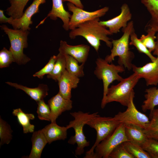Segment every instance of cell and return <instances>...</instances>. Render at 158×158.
I'll use <instances>...</instances> for the list:
<instances>
[{
    "label": "cell",
    "instance_id": "27",
    "mask_svg": "<svg viewBox=\"0 0 158 158\" xmlns=\"http://www.w3.org/2000/svg\"><path fill=\"white\" fill-rule=\"evenodd\" d=\"M127 151L135 158H152L150 154L140 145L130 141L123 142Z\"/></svg>",
    "mask_w": 158,
    "mask_h": 158
},
{
    "label": "cell",
    "instance_id": "31",
    "mask_svg": "<svg viewBox=\"0 0 158 158\" xmlns=\"http://www.w3.org/2000/svg\"><path fill=\"white\" fill-rule=\"evenodd\" d=\"M150 122L143 129V131L148 138L158 140V118L152 114Z\"/></svg>",
    "mask_w": 158,
    "mask_h": 158
},
{
    "label": "cell",
    "instance_id": "2",
    "mask_svg": "<svg viewBox=\"0 0 158 158\" xmlns=\"http://www.w3.org/2000/svg\"><path fill=\"white\" fill-rule=\"evenodd\" d=\"M134 28L133 21H129L127 27L122 29L123 32L122 36L118 39L112 40V48L111 53L107 55L105 59L107 62L111 63L114 60L115 57L118 56L119 65L123 66L129 71L132 70L133 64L132 62L134 54L130 50L129 40L131 31Z\"/></svg>",
    "mask_w": 158,
    "mask_h": 158
},
{
    "label": "cell",
    "instance_id": "32",
    "mask_svg": "<svg viewBox=\"0 0 158 158\" xmlns=\"http://www.w3.org/2000/svg\"><path fill=\"white\" fill-rule=\"evenodd\" d=\"M38 104L37 112L38 117L40 120L51 121V110L48 104H46L44 99L37 102Z\"/></svg>",
    "mask_w": 158,
    "mask_h": 158
},
{
    "label": "cell",
    "instance_id": "36",
    "mask_svg": "<svg viewBox=\"0 0 158 158\" xmlns=\"http://www.w3.org/2000/svg\"><path fill=\"white\" fill-rule=\"evenodd\" d=\"M108 158H134L123 146V143L115 147L109 154Z\"/></svg>",
    "mask_w": 158,
    "mask_h": 158
},
{
    "label": "cell",
    "instance_id": "42",
    "mask_svg": "<svg viewBox=\"0 0 158 158\" xmlns=\"http://www.w3.org/2000/svg\"><path fill=\"white\" fill-rule=\"evenodd\" d=\"M152 114L155 115L158 118V108L157 109H154L153 111Z\"/></svg>",
    "mask_w": 158,
    "mask_h": 158
},
{
    "label": "cell",
    "instance_id": "18",
    "mask_svg": "<svg viewBox=\"0 0 158 158\" xmlns=\"http://www.w3.org/2000/svg\"><path fill=\"white\" fill-rule=\"evenodd\" d=\"M66 126H61L56 123H51L42 130L49 144L54 141L64 140L67 137Z\"/></svg>",
    "mask_w": 158,
    "mask_h": 158
},
{
    "label": "cell",
    "instance_id": "9",
    "mask_svg": "<svg viewBox=\"0 0 158 158\" xmlns=\"http://www.w3.org/2000/svg\"><path fill=\"white\" fill-rule=\"evenodd\" d=\"M135 92L132 93L126 110L119 112L114 117L124 124H132L145 129L150 121L145 114L139 111L136 108L133 102Z\"/></svg>",
    "mask_w": 158,
    "mask_h": 158
},
{
    "label": "cell",
    "instance_id": "28",
    "mask_svg": "<svg viewBox=\"0 0 158 158\" xmlns=\"http://www.w3.org/2000/svg\"><path fill=\"white\" fill-rule=\"evenodd\" d=\"M130 42L129 45L135 46L138 51L140 53H143L150 59L152 62H154L156 59L157 57L153 56L142 42L138 38L135 32L134 28L132 29L130 35Z\"/></svg>",
    "mask_w": 158,
    "mask_h": 158
},
{
    "label": "cell",
    "instance_id": "12",
    "mask_svg": "<svg viewBox=\"0 0 158 158\" xmlns=\"http://www.w3.org/2000/svg\"><path fill=\"white\" fill-rule=\"evenodd\" d=\"M46 2V0H34L20 18H13L9 21V24L12 26L14 29L29 31L31 29L30 25L32 23V16L39 12L40 6Z\"/></svg>",
    "mask_w": 158,
    "mask_h": 158
},
{
    "label": "cell",
    "instance_id": "8",
    "mask_svg": "<svg viewBox=\"0 0 158 158\" xmlns=\"http://www.w3.org/2000/svg\"><path fill=\"white\" fill-rule=\"evenodd\" d=\"M128 141L125 132V125L121 123L112 134L95 148L93 158H108L113 150L120 144Z\"/></svg>",
    "mask_w": 158,
    "mask_h": 158
},
{
    "label": "cell",
    "instance_id": "29",
    "mask_svg": "<svg viewBox=\"0 0 158 158\" xmlns=\"http://www.w3.org/2000/svg\"><path fill=\"white\" fill-rule=\"evenodd\" d=\"M13 130L10 125L0 118V146L8 144L12 139Z\"/></svg>",
    "mask_w": 158,
    "mask_h": 158
},
{
    "label": "cell",
    "instance_id": "3",
    "mask_svg": "<svg viewBox=\"0 0 158 158\" xmlns=\"http://www.w3.org/2000/svg\"><path fill=\"white\" fill-rule=\"evenodd\" d=\"M98 114V112H96L90 114L89 112L84 113L81 111L70 113L74 119L71 121L66 126L68 129L73 128L75 135L71 137L68 143L72 144H77L76 155H82L84 152L85 147L89 146V142L87 140L83 133V127L88 121L99 115Z\"/></svg>",
    "mask_w": 158,
    "mask_h": 158
},
{
    "label": "cell",
    "instance_id": "13",
    "mask_svg": "<svg viewBox=\"0 0 158 158\" xmlns=\"http://www.w3.org/2000/svg\"><path fill=\"white\" fill-rule=\"evenodd\" d=\"M154 62L148 63L142 67L133 64L132 70L141 78L145 80L146 85L156 86L158 84V57Z\"/></svg>",
    "mask_w": 158,
    "mask_h": 158
},
{
    "label": "cell",
    "instance_id": "35",
    "mask_svg": "<svg viewBox=\"0 0 158 158\" xmlns=\"http://www.w3.org/2000/svg\"><path fill=\"white\" fill-rule=\"evenodd\" d=\"M14 62L15 60L11 51L3 48L0 51V68L8 67Z\"/></svg>",
    "mask_w": 158,
    "mask_h": 158
},
{
    "label": "cell",
    "instance_id": "34",
    "mask_svg": "<svg viewBox=\"0 0 158 158\" xmlns=\"http://www.w3.org/2000/svg\"><path fill=\"white\" fill-rule=\"evenodd\" d=\"M151 16V19L158 20V0H141Z\"/></svg>",
    "mask_w": 158,
    "mask_h": 158
},
{
    "label": "cell",
    "instance_id": "15",
    "mask_svg": "<svg viewBox=\"0 0 158 158\" xmlns=\"http://www.w3.org/2000/svg\"><path fill=\"white\" fill-rule=\"evenodd\" d=\"M48 102L51 110V123H56V119L63 112L70 110L73 107L72 101L64 98L59 92Z\"/></svg>",
    "mask_w": 158,
    "mask_h": 158
},
{
    "label": "cell",
    "instance_id": "14",
    "mask_svg": "<svg viewBox=\"0 0 158 158\" xmlns=\"http://www.w3.org/2000/svg\"><path fill=\"white\" fill-rule=\"evenodd\" d=\"M90 47L81 44L73 46L68 44L65 41L61 40L59 49V53L67 54L75 59L79 63H85L87 58Z\"/></svg>",
    "mask_w": 158,
    "mask_h": 158
},
{
    "label": "cell",
    "instance_id": "37",
    "mask_svg": "<svg viewBox=\"0 0 158 158\" xmlns=\"http://www.w3.org/2000/svg\"><path fill=\"white\" fill-rule=\"evenodd\" d=\"M56 58V56L53 55L51 56L49 62L45 66L33 74V76L42 79L45 75H48L53 70Z\"/></svg>",
    "mask_w": 158,
    "mask_h": 158
},
{
    "label": "cell",
    "instance_id": "25",
    "mask_svg": "<svg viewBox=\"0 0 158 158\" xmlns=\"http://www.w3.org/2000/svg\"><path fill=\"white\" fill-rule=\"evenodd\" d=\"M56 56L53 70L47 76V78H51L56 81H58L62 74L66 69V61L65 55L59 53Z\"/></svg>",
    "mask_w": 158,
    "mask_h": 158
},
{
    "label": "cell",
    "instance_id": "16",
    "mask_svg": "<svg viewBox=\"0 0 158 158\" xmlns=\"http://www.w3.org/2000/svg\"><path fill=\"white\" fill-rule=\"evenodd\" d=\"M52 5L51 10L47 16L36 27L43 23L48 17L52 20H55L58 18L61 19L63 23V27L66 31L69 30V24L71 15L66 11L63 6L62 0H52Z\"/></svg>",
    "mask_w": 158,
    "mask_h": 158
},
{
    "label": "cell",
    "instance_id": "6",
    "mask_svg": "<svg viewBox=\"0 0 158 158\" xmlns=\"http://www.w3.org/2000/svg\"><path fill=\"white\" fill-rule=\"evenodd\" d=\"M1 29L7 35L11 44L9 50L12 52L15 62L18 64H24L30 59L23 53L24 49L28 46V37L29 30L12 29L5 25H1Z\"/></svg>",
    "mask_w": 158,
    "mask_h": 158
},
{
    "label": "cell",
    "instance_id": "21",
    "mask_svg": "<svg viewBox=\"0 0 158 158\" xmlns=\"http://www.w3.org/2000/svg\"><path fill=\"white\" fill-rule=\"evenodd\" d=\"M124 125L125 134L128 141L141 146L148 138L143 131V129L134 125Z\"/></svg>",
    "mask_w": 158,
    "mask_h": 158
},
{
    "label": "cell",
    "instance_id": "24",
    "mask_svg": "<svg viewBox=\"0 0 158 158\" xmlns=\"http://www.w3.org/2000/svg\"><path fill=\"white\" fill-rule=\"evenodd\" d=\"M29 0H9L10 4L6 9V13L14 19L20 18L25 7Z\"/></svg>",
    "mask_w": 158,
    "mask_h": 158
},
{
    "label": "cell",
    "instance_id": "33",
    "mask_svg": "<svg viewBox=\"0 0 158 158\" xmlns=\"http://www.w3.org/2000/svg\"><path fill=\"white\" fill-rule=\"evenodd\" d=\"M141 147L152 158H158V140L148 138Z\"/></svg>",
    "mask_w": 158,
    "mask_h": 158
},
{
    "label": "cell",
    "instance_id": "20",
    "mask_svg": "<svg viewBox=\"0 0 158 158\" xmlns=\"http://www.w3.org/2000/svg\"><path fill=\"white\" fill-rule=\"evenodd\" d=\"M32 147L28 158H40L42 151L47 143V139L42 130L33 132L31 138Z\"/></svg>",
    "mask_w": 158,
    "mask_h": 158
},
{
    "label": "cell",
    "instance_id": "38",
    "mask_svg": "<svg viewBox=\"0 0 158 158\" xmlns=\"http://www.w3.org/2000/svg\"><path fill=\"white\" fill-rule=\"evenodd\" d=\"M145 28H150L156 32H158V20H153L150 19L146 25Z\"/></svg>",
    "mask_w": 158,
    "mask_h": 158
},
{
    "label": "cell",
    "instance_id": "19",
    "mask_svg": "<svg viewBox=\"0 0 158 158\" xmlns=\"http://www.w3.org/2000/svg\"><path fill=\"white\" fill-rule=\"evenodd\" d=\"M6 83L16 89L22 90L37 102L44 99V98L48 95V87L44 84H40L37 87L31 88L16 83L9 82Z\"/></svg>",
    "mask_w": 158,
    "mask_h": 158
},
{
    "label": "cell",
    "instance_id": "30",
    "mask_svg": "<svg viewBox=\"0 0 158 158\" xmlns=\"http://www.w3.org/2000/svg\"><path fill=\"white\" fill-rule=\"evenodd\" d=\"M146 35H142L139 39L151 53L153 51L156 46V33L155 31L149 28H145Z\"/></svg>",
    "mask_w": 158,
    "mask_h": 158
},
{
    "label": "cell",
    "instance_id": "10",
    "mask_svg": "<svg viewBox=\"0 0 158 158\" xmlns=\"http://www.w3.org/2000/svg\"><path fill=\"white\" fill-rule=\"evenodd\" d=\"M67 5L68 10L73 13L69 24V29L71 30L82 23L104 16L109 9V7L105 6L95 11L89 12L78 8L69 2L67 4Z\"/></svg>",
    "mask_w": 158,
    "mask_h": 158
},
{
    "label": "cell",
    "instance_id": "22",
    "mask_svg": "<svg viewBox=\"0 0 158 158\" xmlns=\"http://www.w3.org/2000/svg\"><path fill=\"white\" fill-rule=\"evenodd\" d=\"M145 92L146 93L144 96L145 99L141 106L142 109L144 112L150 111V118L155 107L158 106V88L153 87L146 89Z\"/></svg>",
    "mask_w": 158,
    "mask_h": 158
},
{
    "label": "cell",
    "instance_id": "4",
    "mask_svg": "<svg viewBox=\"0 0 158 158\" xmlns=\"http://www.w3.org/2000/svg\"><path fill=\"white\" fill-rule=\"evenodd\" d=\"M96 63L95 74L99 79L102 80L103 82V97L101 104V108L103 109L106 106L105 100L109 85L115 80L120 82L123 79L118 73L124 72L125 68L119 64H109L105 59L99 58L97 59Z\"/></svg>",
    "mask_w": 158,
    "mask_h": 158
},
{
    "label": "cell",
    "instance_id": "26",
    "mask_svg": "<svg viewBox=\"0 0 158 158\" xmlns=\"http://www.w3.org/2000/svg\"><path fill=\"white\" fill-rule=\"evenodd\" d=\"M64 55L66 59V70L78 78L83 77L84 75L83 71L84 63H82L79 66L78 61L74 58L68 55Z\"/></svg>",
    "mask_w": 158,
    "mask_h": 158
},
{
    "label": "cell",
    "instance_id": "11",
    "mask_svg": "<svg viewBox=\"0 0 158 158\" xmlns=\"http://www.w3.org/2000/svg\"><path fill=\"white\" fill-rule=\"evenodd\" d=\"M121 10V13L118 16L107 20L99 21L101 24L109 28L112 34L117 33L121 28H125L132 18V14L127 4H123Z\"/></svg>",
    "mask_w": 158,
    "mask_h": 158
},
{
    "label": "cell",
    "instance_id": "23",
    "mask_svg": "<svg viewBox=\"0 0 158 158\" xmlns=\"http://www.w3.org/2000/svg\"><path fill=\"white\" fill-rule=\"evenodd\" d=\"M12 114L17 117L19 123L23 128L24 133L34 132L35 126L30 123V120H33L35 118V116L33 114L25 113L20 108L14 109Z\"/></svg>",
    "mask_w": 158,
    "mask_h": 158
},
{
    "label": "cell",
    "instance_id": "7",
    "mask_svg": "<svg viewBox=\"0 0 158 158\" xmlns=\"http://www.w3.org/2000/svg\"><path fill=\"white\" fill-rule=\"evenodd\" d=\"M121 123L114 117H102L99 114L88 121L86 124L96 130L97 138L93 145L86 153L84 157L93 158L96 147L111 135Z\"/></svg>",
    "mask_w": 158,
    "mask_h": 158
},
{
    "label": "cell",
    "instance_id": "40",
    "mask_svg": "<svg viewBox=\"0 0 158 158\" xmlns=\"http://www.w3.org/2000/svg\"><path fill=\"white\" fill-rule=\"evenodd\" d=\"M63 2L68 1L71 3L74 4L77 7L83 9L84 6L82 3H81L80 0H62Z\"/></svg>",
    "mask_w": 158,
    "mask_h": 158
},
{
    "label": "cell",
    "instance_id": "41",
    "mask_svg": "<svg viewBox=\"0 0 158 158\" xmlns=\"http://www.w3.org/2000/svg\"><path fill=\"white\" fill-rule=\"evenodd\" d=\"M156 36V46L154 50L153 51V54L154 55L156 56L157 57H158V32H157Z\"/></svg>",
    "mask_w": 158,
    "mask_h": 158
},
{
    "label": "cell",
    "instance_id": "17",
    "mask_svg": "<svg viewBox=\"0 0 158 158\" xmlns=\"http://www.w3.org/2000/svg\"><path fill=\"white\" fill-rule=\"evenodd\" d=\"M79 78L69 73L66 69L58 80L59 92L65 99H71V90L77 87L79 82Z\"/></svg>",
    "mask_w": 158,
    "mask_h": 158
},
{
    "label": "cell",
    "instance_id": "1",
    "mask_svg": "<svg viewBox=\"0 0 158 158\" xmlns=\"http://www.w3.org/2000/svg\"><path fill=\"white\" fill-rule=\"evenodd\" d=\"M112 35L106 27L100 23L99 18H97L79 24L76 28L71 30L69 36L71 39L78 36L84 37L98 52L101 40L104 42L108 47L112 48L111 41L108 36Z\"/></svg>",
    "mask_w": 158,
    "mask_h": 158
},
{
    "label": "cell",
    "instance_id": "5",
    "mask_svg": "<svg viewBox=\"0 0 158 158\" xmlns=\"http://www.w3.org/2000/svg\"><path fill=\"white\" fill-rule=\"evenodd\" d=\"M140 78L134 73L128 77L123 78L116 85L108 88L105 104L116 102L123 106L127 107L130 97L134 92L133 88Z\"/></svg>",
    "mask_w": 158,
    "mask_h": 158
},
{
    "label": "cell",
    "instance_id": "39",
    "mask_svg": "<svg viewBox=\"0 0 158 158\" xmlns=\"http://www.w3.org/2000/svg\"><path fill=\"white\" fill-rule=\"evenodd\" d=\"M13 18L10 16L9 18L6 17L4 14V11L2 10H0V23H9V21Z\"/></svg>",
    "mask_w": 158,
    "mask_h": 158
}]
</instances>
